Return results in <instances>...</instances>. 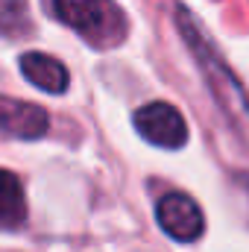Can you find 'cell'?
<instances>
[{"label": "cell", "mask_w": 249, "mask_h": 252, "mask_svg": "<svg viewBox=\"0 0 249 252\" xmlns=\"http://www.w3.org/2000/svg\"><path fill=\"white\" fill-rule=\"evenodd\" d=\"M44 6L91 47L109 50L126 38V15L115 0H44Z\"/></svg>", "instance_id": "cell-1"}, {"label": "cell", "mask_w": 249, "mask_h": 252, "mask_svg": "<svg viewBox=\"0 0 249 252\" xmlns=\"http://www.w3.org/2000/svg\"><path fill=\"white\" fill-rule=\"evenodd\" d=\"M176 24H179V32H182L185 44L190 47V53L196 56V64H199L202 73H205V82H208L214 100H217L235 121H247L249 118V94L244 91V85L232 76L229 64L220 59V53L208 44V38L202 35L199 24L187 15L185 9L176 12Z\"/></svg>", "instance_id": "cell-2"}, {"label": "cell", "mask_w": 249, "mask_h": 252, "mask_svg": "<svg viewBox=\"0 0 249 252\" xmlns=\"http://www.w3.org/2000/svg\"><path fill=\"white\" fill-rule=\"evenodd\" d=\"M135 129L161 150H182L187 144V124L170 103H147L135 112Z\"/></svg>", "instance_id": "cell-3"}, {"label": "cell", "mask_w": 249, "mask_h": 252, "mask_svg": "<svg viewBox=\"0 0 249 252\" xmlns=\"http://www.w3.org/2000/svg\"><path fill=\"white\" fill-rule=\"evenodd\" d=\"M156 217H158V226L179 244H193L202 238L205 232V217H202V208L182 190H170L158 199L156 205Z\"/></svg>", "instance_id": "cell-4"}, {"label": "cell", "mask_w": 249, "mask_h": 252, "mask_svg": "<svg viewBox=\"0 0 249 252\" xmlns=\"http://www.w3.org/2000/svg\"><path fill=\"white\" fill-rule=\"evenodd\" d=\"M47 126H50V118L41 106L0 94V135L21 138V141H35L47 132Z\"/></svg>", "instance_id": "cell-5"}, {"label": "cell", "mask_w": 249, "mask_h": 252, "mask_svg": "<svg viewBox=\"0 0 249 252\" xmlns=\"http://www.w3.org/2000/svg\"><path fill=\"white\" fill-rule=\"evenodd\" d=\"M21 73L41 91L47 94H64L67 85H70V76H67V67L59 59L47 56V53H38V50H30L21 56Z\"/></svg>", "instance_id": "cell-6"}, {"label": "cell", "mask_w": 249, "mask_h": 252, "mask_svg": "<svg viewBox=\"0 0 249 252\" xmlns=\"http://www.w3.org/2000/svg\"><path fill=\"white\" fill-rule=\"evenodd\" d=\"M27 223V196L24 185L12 170L0 167V229L15 232Z\"/></svg>", "instance_id": "cell-7"}, {"label": "cell", "mask_w": 249, "mask_h": 252, "mask_svg": "<svg viewBox=\"0 0 249 252\" xmlns=\"http://www.w3.org/2000/svg\"><path fill=\"white\" fill-rule=\"evenodd\" d=\"M241 182H244V185L249 188V176H241Z\"/></svg>", "instance_id": "cell-8"}]
</instances>
